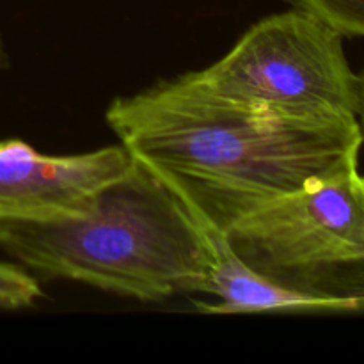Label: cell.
I'll use <instances>...</instances> for the list:
<instances>
[{"label":"cell","mask_w":364,"mask_h":364,"mask_svg":"<svg viewBox=\"0 0 364 364\" xmlns=\"http://www.w3.org/2000/svg\"><path fill=\"white\" fill-rule=\"evenodd\" d=\"M110 130L192 215L226 233L267 203L359 160V119L301 121L228 100L196 71L121 96Z\"/></svg>","instance_id":"cell-1"},{"label":"cell","mask_w":364,"mask_h":364,"mask_svg":"<svg viewBox=\"0 0 364 364\" xmlns=\"http://www.w3.org/2000/svg\"><path fill=\"white\" fill-rule=\"evenodd\" d=\"M0 247L43 277L139 301L206 294L212 270L201 224L139 162L100 188L82 215L2 220Z\"/></svg>","instance_id":"cell-2"},{"label":"cell","mask_w":364,"mask_h":364,"mask_svg":"<svg viewBox=\"0 0 364 364\" xmlns=\"http://www.w3.org/2000/svg\"><path fill=\"white\" fill-rule=\"evenodd\" d=\"M235 255L281 287L364 311V176L358 162L267 203L226 231Z\"/></svg>","instance_id":"cell-3"},{"label":"cell","mask_w":364,"mask_h":364,"mask_svg":"<svg viewBox=\"0 0 364 364\" xmlns=\"http://www.w3.org/2000/svg\"><path fill=\"white\" fill-rule=\"evenodd\" d=\"M196 75L224 98L288 119H359V75L343 36L297 7L259 20Z\"/></svg>","instance_id":"cell-4"},{"label":"cell","mask_w":364,"mask_h":364,"mask_svg":"<svg viewBox=\"0 0 364 364\" xmlns=\"http://www.w3.org/2000/svg\"><path fill=\"white\" fill-rule=\"evenodd\" d=\"M134 166L123 144L45 155L20 139L0 141V223L82 215L100 188Z\"/></svg>","instance_id":"cell-5"},{"label":"cell","mask_w":364,"mask_h":364,"mask_svg":"<svg viewBox=\"0 0 364 364\" xmlns=\"http://www.w3.org/2000/svg\"><path fill=\"white\" fill-rule=\"evenodd\" d=\"M343 38H364V0H288Z\"/></svg>","instance_id":"cell-6"},{"label":"cell","mask_w":364,"mask_h":364,"mask_svg":"<svg viewBox=\"0 0 364 364\" xmlns=\"http://www.w3.org/2000/svg\"><path fill=\"white\" fill-rule=\"evenodd\" d=\"M41 295V287L31 274L9 263L0 262V308H27L34 304Z\"/></svg>","instance_id":"cell-7"},{"label":"cell","mask_w":364,"mask_h":364,"mask_svg":"<svg viewBox=\"0 0 364 364\" xmlns=\"http://www.w3.org/2000/svg\"><path fill=\"white\" fill-rule=\"evenodd\" d=\"M359 96H361V105H359V119L364 127V71L359 75Z\"/></svg>","instance_id":"cell-8"}]
</instances>
